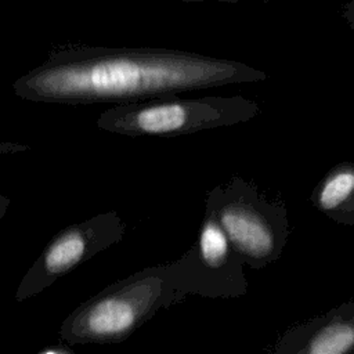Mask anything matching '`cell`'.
<instances>
[{
  "mask_svg": "<svg viewBox=\"0 0 354 354\" xmlns=\"http://www.w3.org/2000/svg\"><path fill=\"white\" fill-rule=\"evenodd\" d=\"M123 235L124 223L115 210L104 212L61 230L19 282L15 299L22 301L39 295L59 277L118 243Z\"/></svg>",
  "mask_w": 354,
  "mask_h": 354,
  "instance_id": "5b68a950",
  "label": "cell"
},
{
  "mask_svg": "<svg viewBox=\"0 0 354 354\" xmlns=\"http://www.w3.org/2000/svg\"><path fill=\"white\" fill-rule=\"evenodd\" d=\"M354 194V170L337 169L332 171L318 187L314 201L324 212H335L343 207Z\"/></svg>",
  "mask_w": 354,
  "mask_h": 354,
  "instance_id": "52a82bcc",
  "label": "cell"
},
{
  "mask_svg": "<svg viewBox=\"0 0 354 354\" xmlns=\"http://www.w3.org/2000/svg\"><path fill=\"white\" fill-rule=\"evenodd\" d=\"M266 77L241 62L184 51L79 48L51 55L12 90L36 102L130 104Z\"/></svg>",
  "mask_w": 354,
  "mask_h": 354,
  "instance_id": "6da1fadb",
  "label": "cell"
},
{
  "mask_svg": "<svg viewBox=\"0 0 354 354\" xmlns=\"http://www.w3.org/2000/svg\"><path fill=\"white\" fill-rule=\"evenodd\" d=\"M178 260L144 268L83 301L62 322L66 344H112L126 340L160 308L188 296Z\"/></svg>",
  "mask_w": 354,
  "mask_h": 354,
  "instance_id": "7a4b0ae2",
  "label": "cell"
},
{
  "mask_svg": "<svg viewBox=\"0 0 354 354\" xmlns=\"http://www.w3.org/2000/svg\"><path fill=\"white\" fill-rule=\"evenodd\" d=\"M260 113L259 105L243 97L152 98L118 104L104 111L97 126L122 136L174 137L248 122Z\"/></svg>",
  "mask_w": 354,
  "mask_h": 354,
  "instance_id": "3957f363",
  "label": "cell"
},
{
  "mask_svg": "<svg viewBox=\"0 0 354 354\" xmlns=\"http://www.w3.org/2000/svg\"><path fill=\"white\" fill-rule=\"evenodd\" d=\"M189 295L241 297L248 292L245 259L236 252L213 212L205 210L196 242L178 259Z\"/></svg>",
  "mask_w": 354,
  "mask_h": 354,
  "instance_id": "8992f818",
  "label": "cell"
},
{
  "mask_svg": "<svg viewBox=\"0 0 354 354\" xmlns=\"http://www.w3.org/2000/svg\"><path fill=\"white\" fill-rule=\"evenodd\" d=\"M206 209L249 267L263 268L281 256L289 234L286 210L267 201L252 183L234 177L212 188Z\"/></svg>",
  "mask_w": 354,
  "mask_h": 354,
  "instance_id": "277c9868",
  "label": "cell"
},
{
  "mask_svg": "<svg viewBox=\"0 0 354 354\" xmlns=\"http://www.w3.org/2000/svg\"><path fill=\"white\" fill-rule=\"evenodd\" d=\"M342 17L354 32V0H347L342 8Z\"/></svg>",
  "mask_w": 354,
  "mask_h": 354,
  "instance_id": "ba28073f",
  "label": "cell"
}]
</instances>
